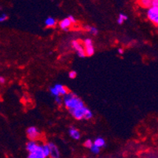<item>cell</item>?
<instances>
[{
  "label": "cell",
  "instance_id": "6da1fadb",
  "mask_svg": "<svg viewBox=\"0 0 158 158\" xmlns=\"http://www.w3.org/2000/svg\"><path fill=\"white\" fill-rule=\"evenodd\" d=\"M63 101H64V106L67 109H69V110H75V109L85 106L84 102L74 93H67L64 96Z\"/></svg>",
  "mask_w": 158,
  "mask_h": 158
},
{
  "label": "cell",
  "instance_id": "7a4b0ae2",
  "mask_svg": "<svg viewBox=\"0 0 158 158\" xmlns=\"http://www.w3.org/2000/svg\"><path fill=\"white\" fill-rule=\"evenodd\" d=\"M26 149L29 153L28 158H47L43 153L41 146L37 144L35 141H30L27 143Z\"/></svg>",
  "mask_w": 158,
  "mask_h": 158
},
{
  "label": "cell",
  "instance_id": "3957f363",
  "mask_svg": "<svg viewBox=\"0 0 158 158\" xmlns=\"http://www.w3.org/2000/svg\"><path fill=\"white\" fill-rule=\"evenodd\" d=\"M147 17L155 24H158V7H150L148 9Z\"/></svg>",
  "mask_w": 158,
  "mask_h": 158
},
{
  "label": "cell",
  "instance_id": "277c9868",
  "mask_svg": "<svg viewBox=\"0 0 158 158\" xmlns=\"http://www.w3.org/2000/svg\"><path fill=\"white\" fill-rule=\"evenodd\" d=\"M87 107H82V108H78V109H75V110H69L70 113L72 114V116L76 118L77 120H82L84 119V114H85V112L87 110Z\"/></svg>",
  "mask_w": 158,
  "mask_h": 158
},
{
  "label": "cell",
  "instance_id": "5b68a950",
  "mask_svg": "<svg viewBox=\"0 0 158 158\" xmlns=\"http://www.w3.org/2000/svg\"><path fill=\"white\" fill-rule=\"evenodd\" d=\"M84 43L86 56H92L94 54V47L93 46L92 40L90 39H86Z\"/></svg>",
  "mask_w": 158,
  "mask_h": 158
},
{
  "label": "cell",
  "instance_id": "8992f818",
  "mask_svg": "<svg viewBox=\"0 0 158 158\" xmlns=\"http://www.w3.org/2000/svg\"><path fill=\"white\" fill-rule=\"evenodd\" d=\"M27 135L31 141H35L40 137V131L35 127H30L27 129Z\"/></svg>",
  "mask_w": 158,
  "mask_h": 158
},
{
  "label": "cell",
  "instance_id": "52a82bcc",
  "mask_svg": "<svg viewBox=\"0 0 158 158\" xmlns=\"http://www.w3.org/2000/svg\"><path fill=\"white\" fill-rule=\"evenodd\" d=\"M72 46H73V49L77 51V54L79 57H84L86 56L85 51H84V47L78 42V41H73L72 43Z\"/></svg>",
  "mask_w": 158,
  "mask_h": 158
},
{
  "label": "cell",
  "instance_id": "ba28073f",
  "mask_svg": "<svg viewBox=\"0 0 158 158\" xmlns=\"http://www.w3.org/2000/svg\"><path fill=\"white\" fill-rule=\"evenodd\" d=\"M48 146L50 148L49 156H51V158H60V152L58 148L52 143H48Z\"/></svg>",
  "mask_w": 158,
  "mask_h": 158
},
{
  "label": "cell",
  "instance_id": "9c48e42d",
  "mask_svg": "<svg viewBox=\"0 0 158 158\" xmlns=\"http://www.w3.org/2000/svg\"><path fill=\"white\" fill-rule=\"evenodd\" d=\"M71 25H72V23L68 18H64V19H63L62 21H60V23H59L60 28L63 30H66V31L68 30V28H69Z\"/></svg>",
  "mask_w": 158,
  "mask_h": 158
},
{
  "label": "cell",
  "instance_id": "30bf717a",
  "mask_svg": "<svg viewBox=\"0 0 158 158\" xmlns=\"http://www.w3.org/2000/svg\"><path fill=\"white\" fill-rule=\"evenodd\" d=\"M54 87H55L56 90H57V92H58L59 95L64 96L67 93H68L67 89H66L64 86L61 85V84H56V85L54 86Z\"/></svg>",
  "mask_w": 158,
  "mask_h": 158
},
{
  "label": "cell",
  "instance_id": "8fae6325",
  "mask_svg": "<svg viewBox=\"0 0 158 158\" xmlns=\"http://www.w3.org/2000/svg\"><path fill=\"white\" fill-rule=\"evenodd\" d=\"M69 135L73 139H76V140H78L80 138V131L74 127H72L69 129Z\"/></svg>",
  "mask_w": 158,
  "mask_h": 158
},
{
  "label": "cell",
  "instance_id": "7c38bea8",
  "mask_svg": "<svg viewBox=\"0 0 158 158\" xmlns=\"http://www.w3.org/2000/svg\"><path fill=\"white\" fill-rule=\"evenodd\" d=\"M93 145L97 146V147H98L99 149H100V148L103 147V146L106 145V142H105L104 139H102V138H98V139H95V141H94V143H93Z\"/></svg>",
  "mask_w": 158,
  "mask_h": 158
},
{
  "label": "cell",
  "instance_id": "4fadbf2b",
  "mask_svg": "<svg viewBox=\"0 0 158 158\" xmlns=\"http://www.w3.org/2000/svg\"><path fill=\"white\" fill-rule=\"evenodd\" d=\"M45 24L47 27H54L56 25V21L55 19H54L53 18H48L47 19H46L45 21Z\"/></svg>",
  "mask_w": 158,
  "mask_h": 158
},
{
  "label": "cell",
  "instance_id": "5bb4252c",
  "mask_svg": "<svg viewBox=\"0 0 158 158\" xmlns=\"http://www.w3.org/2000/svg\"><path fill=\"white\" fill-rule=\"evenodd\" d=\"M41 149H42V151L44 153V156L46 157L49 156V154H50V148H49L48 144H44L41 146Z\"/></svg>",
  "mask_w": 158,
  "mask_h": 158
},
{
  "label": "cell",
  "instance_id": "9a60e30c",
  "mask_svg": "<svg viewBox=\"0 0 158 158\" xmlns=\"http://www.w3.org/2000/svg\"><path fill=\"white\" fill-rule=\"evenodd\" d=\"M140 4L144 8H148L149 9V8L151 7L152 0H142V1H140Z\"/></svg>",
  "mask_w": 158,
  "mask_h": 158
},
{
  "label": "cell",
  "instance_id": "2e32d148",
  "mask_svg": "<svg viewBox=\"0 0 158 158\" xmlns=\"http://www.w3.org/2000/svg\"><path fill=\"white\" fill-rule=\"evenodd\" d=\"M127 19V15H125V14H120L118 19H117V22H118L119 24H122L123 23V21H126Z\"/></svg>",
  "mask_w": 158,
  "mask_h": 158
},
{
  "label": "cell",
  "instance_id": "e0dca14e",
  "mask_svg": "<svg viewBox=\"0 0 158 158\" xmlns=\"http://www.w3.org/2000/svg\"><path fill=\"white\" fill-rule=\"evenodd\" d=\"M92 116H93L92 112L90 111L89 109H87V110H86L85 112V114H84V119H85V120H89V119L92 118Z\"/></svg>",
  "mask_w": 158,
  "mask_h": 158
},
{
  "label": "cell",
  "instance_id": "ac0fdd59",
  "mask_svg": "<svg viewBox=\"0 0 158 158\" xmlns=\"http://www.w3.org/2000/svg\"><path fill=\"white\" fill-rule=\"evenodd\" d=\"M90 151L92 152L93 153H94V154H98V153H99V152H100V149H99L98 147H97V146H94V145L90 148Z\"/></svg>",
  "mask_w": 158,
  "mask_h": 158
},
{
  "label": "cell",
  "instance_id": "d6986e66",
  "mask_svg": "<svg viewBox=\"0 0 158 158\" xmlns=\"http://www.w3.org/2000/svg\"><path fill=\"white\" fill-rule=\"evenodd\" d=\"M50 90H51V94H52L54 96H55V97H59L60 96L59 94H58V92H57V90H56V88L54 87H51Z\"/></svg>",
  "mask_w": 158,
  "mask_h": 158
},
{
  "label": "cell",
  "instance_id": "ffe728a7",
  "mask_svg": "<svg viewBox=\"0 0 158 158\" xmlns=\"http://www.w3.org/2000/svg\"><path fill=\"white\" fill-rule=\"evenodd\" d=\"M88 31H90V34H92V35H96L98 34V29L95 28V27H90Z\"/></svg>",
  "mask_w": 158,
  "mask_h": 158
},
{
  "label": "cell",
  "instance_id": "44dd1931",
  "mask_svg": "<svg viewBox=\"0 0 158 158\" xmlns=\"http://www.w3.org/2000/svg\"><path fill=\"white\" fill-rule=\"evenodd\" d=\"M92 146H93V143H92V141L90 140V139H87V141H85V143H84V146H85V147L89 148V149H90Z\"/></svg>",
  "mask_w": 158,
  "mask_h": 158
},
{
  "label": "cell",
  "instance_id": "7402d4cb",
  "mask_svg": "<svg viewBox=\"0 0 158 158\" xmlns=\"http://www.w3.org/2000/svg\"><path fill=\"white\" fill-rule=\"evenodd\" d=\"M7 18H8V16L6 14H1V15H0V22H3V21H5Z\"/></svg>",
  "mask_w": 158,
  "mask_h": 158
},
{
  "label": "cell",
  "instance_id": "603a6c76",
  "mask_svg": "<svg viewBox=\"0 0 158 158\" xmlns=\"http://www.w3.org/2000/svg\"><path fill=\"white\" fill-rule=\"evenodd\" d=\"M77 72L76 71H71L69 73V77L70 79H74L76 78V77H77Z\"/></svg>",
  "mask_w": 158,
  "mask_h": 158
},
{
  "label": "cell",
  "instance_id": "cb8c5ba5",
  "mask_svg": "<svg viewBox=\"0 0 158 158\" xmlns=\"http://www.w3.org/2000/svg\"><path fill=\"white\" fill-rule=\"evenodd\" d=\"M151 7H158V1H157V0H152Z\"/></svg>",
  "mask_w": 158,
  "mask_h": 158
},
{
  "label": "cell",
  "instance_id": "d4e9b609",
  "mask_svg": "<svg viewBox=\"0 0 158 158\" xmlns=\"http://www.w3.org/2000/svg\"><path fill=\"white\" fill-rule=\"evenodd\" d=\"M68 18L69 19V21H71L72 24H75V23L77 22V21H76V19H75V18L73 17V16H69Z\"/></svg>",
  "mask_w": 158,
  "mask_h": 158
},
{
  "label": "cell",
  "instance_id": "484cf974",
  "mask_svg": "<svg viewBox=\"0 0 158 158\" xmlns=\"http://www.w3.org/2000/svg\"><path fill=\"white\" fill-rule=\"evenodd\" d=\"M55 102H57V104H58L59 106H61V102H62V101H61V98H60V97H56Z\"/></svg>",
  "mask_w": 158,
  "mask_h": 158
},
{
  "label": "cell",
  "instance_id": "4316f807",
  "mask_svg": "<svg viewBox=\"0 0 158 158\" xmlns=\"http://www.w3.org/2000/svg\"><path fill=\"white\" fill-rule=\"evenodd\" d=\"M5 83V78L2 77H0V84H4Z\"/></svg>",
  "mask_w": 158,
  "mask_h": 158
},
{
  "label": "cell",
  "instance_id": "83f0119b",
  "mask_svg": "<svg viewBox=\"0 0 158 158\" xmlns=\"http://www.w3.org/2000/svg\"><path fill=\"white\" fill-rule=\"evenodd\" d=\"M118 53H119V54H123V49L119 48L118 49Z\"/></svg>",
  "mask_w": 158,
  "mask_h": 158
}]
</instances>
